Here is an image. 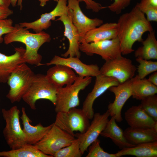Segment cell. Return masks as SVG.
<instances>
[{
    "label": "cell",
    "instance_id": "3957f363",
    "mask_svg": "<svg viewBox=\"0 0 157 157\" xmlns=\"http://www.w3.org/2000/svg\"><path fill=\"white\" fill-rule=\"evenodd\" d=\"M92 77L78 76L72 84L57 88L55 110L65 112L79 106V94L91 82Z\"/></svg>",
    "mask_w": 157,
    "mask_h": 157
},
{
    "label": "cell",
    "instance_id": "ac0fdd59",
    "mask_svg": "<svg viewBox=\"0 0 157 157\" xmlns=\"http://www.w3.org/2000/svg\"><path fill=\"white\" fill-rule=\"evenodd\" d=\"M26 49L15 48V53L7 56L0 52V83L7 82L13 71L19 65L25 63L24 56Z\"/></svg>",
    "mask_w": 157,
    "mask_h": 157
},
{
    "label": "cell",
    "instance_id": "30bf717a",
    "mask_svg": "<svg viewBox=\"0 0 157 157\" xmlns=\"http://www.w3.org/2000/svg\"><path fill=\"white\" fill-rule=\"evenodd\" d=\"M79 49L88 55H98L105 61L113 59L122 55L120 42L117 37L110 40L81 43Z\"/></svg>",
    "mask_w": 157,
    "mask_h": 157
},
{
    "label": "cell",
    "instance_id": "836d02e7",
    "mask_svg": "<svg viewBox=\"0 0 157 157\" xmlns=\"http://www.w3.org/2000/svg\"><path fill=\"white\" fill-rule=\"evenodd\" d=\"M13 21L10 19L0 20V44L3 42V35L6 34L13 31L15 26H13Z\"/></svg>",
    "mask_w": 157,
    "mask_h": 157
},
{
    "label": "cell",
    "instance_id": "7402d4cb",
    "mask_svg": "<svg viewBox=\"0 0 157 157\" xmlns=\"http://www.w3.org/2000/svg\"><path fill=\"white\" fill-rule=\"evenodd\" d=\"M22 114L20 118L22 121L23 130L26 135L28 144L34 145L41 140L49 131L53 123L44 126L41 123L35 126L31 124L32 121L27 115L24 107L22 108Z\"/></svg>",
    "mask_w": 157,
    "mask_h": 157
},
{
    "label": "cell",
    "instance_id": "d6986e66",
    "mask_svg": "<svg viewBox=\"0 0 157 157\" xmlns=\"http://www.w3.org/2000/svg\"><path fill=\"white\" fill-rule=\"evenodd\" d=\"M49 68L46 76L49 81L57 88L73 83L76 76L73 70L68 66L56 65Z\"/></svg>",
    "mask_w": 157,
    "mask_h": 157
},
{
    "label": "cell",
    "instance_id": "e0dca14e",
    "mask_svg": "<svg viewBox=\"0 0 157 157\" xmlns=\"http://www.w3.org/2000/svg\"><path fill=\"white\" fill-rule=\"evenodd\" d=\"M56 20L60 21L63 23L64 26V35L68 39L69 42L67 51L62 56L64 57L69 56L80 58L81 53L79 49L80 43L79 35L68 13L63 15Z\"/></svg>",
    "mask_w": 157,
    "mask_h": 157
},
{
    "label": "cell",
    "instance_id": "8992f818",
    "mask_svg": "<svg viewBox=\"0 0 157 157\" xmlns=\"http://www.w3.org/2000/svg\"><path fill=\"white\" fill-rule=\"evenodd\" d=\"M35 74L25 63L19 65L13 71L7 82L10 90L6 96L11 103L19 102L22 99Z\"/></svg>",
    "mask_w": 157,
    "mask_h": 157
},
{
    "label": "cell",
    "instance_id": "b9f144b4",
    "mask_svg": "<svg viewBox=\"0 0 157 157\" xmlns=\"http://www.w3.org/2000/svg\"><path fill=\"white\" fill-rule=\"evenodd\" d=\"M59 0H53V1H56L57 2Z\"/></svg>",
    "mask_w": 157,
    "mask_h": 157
},
{
    "label": "cell",
    "instance_id": "ab89813d",
    "mask_svg": "<svg viewBox=\"0 0 157 157\" xmlns=\"http://www.w3.org/2000/svg\"><path fill=\"white\" fill-rule=\"evenodd\" d=\"M11 4V0H0V6L9 8Z\"/></svg>",
    "mask_w": 157,
    "mask_h": 157
},
{
    "label": "cell",
    "instance_id": "5b68a950",
    "mask_svg": "<svg viewBox=\"0 0 157 157\" xmlns=\"http://www.w3.org/2000/svg\"><path fill=\"white\" fill-rule=\"evenodd\" d=\"M57 88L49 81L45 75L35 74L28 90L22 99L33 110L36 109L35 103L40 99L48 100L55 106Z\"/></svg>",
    "mask_w": 157,
    "mask_h": 157
},
{
    "label": "cell",
    "instance_id": "d6a6232c",
    "mask_svg": "<svg viewBox=\"0 0 157 157\" xmlns=\"http://www.w3.org/2000/svg\"><path fill=\"white\" fill-rule=\"evenodd\" d=\"M100 141L97 139L89 146L88 154L86 157H116L115 154L105 151L100 145Z\"/></svg>",
    "mask_w": 157,
    "mask_h": 157
},
{
    "label": "cell",
    "instance_id": "ffe728a7",
    "mask_svg": "<svg viewBox=\"0 0 157 157\" xmlns=\"http://www.w3.org/2000/svg\"><path fill=\"white\" fill-rule=\"evenodd\" d=\"M117 23H106L89 31L80 39L79 42L90 43L111 40L117 38Z\"/></svg>",
    "mask_w": 157,
    "mask_h": 157
},
{
    "label": "cell",
    "instance_id": "7c38bea8",
    "mask_svg": "<svg viewBox=\"0 0 157 157\" xmlns=\"http://www.w3.org/2000/svg\"><path fill=\"white\" fill-rule=\"evenodd\" d=\"M77 0H67L68 13L73 24L76 28L79 40L88 32L103 24L102 19L90 18L82 12Z\"/></svg>",
    "mask_w": 157,
    "mask_h": 157
},
{
    "label": "cell",
    "instance_id": "9c48e42d",
    "mask_svg": "<svg viewBox=\"0 0 157 157\" xmlns=\"http://www.w3.org/2000/svg\"><path fill=\"white\" fill-rule=\"evenodd\" d=\"M136 70L131 60L121 55L106 61L100 72L101 74L113 77L121 83L133 78Z\"/></svg>",
    "mask_w": 157,
    "mask_h": 157
},
{
    "label": "cell",
    "instance_id": "f1b7e54d",
    "mask_svg": "<svg viewBox=\"0 0 157 157\" xmlns=\"http://www.w3.org/2000/svg\"><path fill=\"white\" fill-rule=\"evenodd\" d=\"M136 6L149 22H157V0H141Z\"/></svg>",
    "mask_w": 157,
    "mask_h": 157
},
{
    "label": "cell",
    "instance_id": "ba28073f",
    "mask_svg": "<svg viewBox=\"0 0 157 157\" xmlns=\"http://www.w3.org/2000/svg\"><path fill=\"white\" fill-rule=\"evenodd\" d=\"M75 139V136L63 131L53 123L44 138L34 145L45 154L53 157L57 152L70 144Z\"/></svg>",
    "mask_w": 157,
    "mask_h": 157
},
{
    "label": "cell",
    "instance_id": "44dd1931",
    "mask_svg": "<svg viewBox=\"0 0 157 157\" xmlns=\"http://www.w3.org/2000/svg\"><path fill=\"white\" fill-rule=\"evenodd\" d=\"M124 117L130 127H152L157 129V121L149 116L140 104L132 106L128 109L125 112Z\"/></svg>",
    "mask_w": 157,
    "mask_h": 157
},
{
    "label": "cell",
    "instance_id": "277c9868",
    "mask_svg": "<svg viewBox=\"0 0 157 157\" xmlns=\"http://www.w3.org/2000/svg\"><path fill=\"white\" fill-rule=\"evenodd\" d=\"M1 112L6 122L3 134L10 148L18 149L28 144L27 137L21 126L18 107L14 106L8 110L3 108Z\"/></svg>",
    "mask_w": 157,
    "mask_h": 157
},
{
    "label": "cell",
    "instance_id": "4dcf8cb0",
    "mask_svg": "<svg viewBox=\"0 0 157 157\" xmlns=\"http://www.w3.org/2000/svg\"><path fill=\"white\" fill-rule=\"evenodd\" d=\"M136 61L139 63L138 67V77L143 79L150 73L157 72V62L137 58Z\"/></svg>",
    "mask_w": 157,
    "mask_h": 157
},
{
    "label": "cell",
    "instance_id": "8fae6325",
    "mask_svg": "<svg viewBox=\"0 0 157 157\" xmlns=\"http://www.w3.org/2000/svg\"><path fill=\"white\" fill-rule=\"evenodd\" d=\"M110 116L108 110L102 114L99 113H94L92 120L86 131L83 133L75 134V136L79 141L82 155L88 150L90 145L97 139L109 121Z\"/></svg>",
    "mask_w": 157,
    "mask_h": 157
},
{
    "label": "cell",
    "instance_id": "4fadbf2b",
    "mask_svg": "<svg viewBox=\"0 0 157 157\" xmlns=\"http://www.w3.org/2000/svg\"><path fill=\"white\" fill-rule=\"evenodd\" d=\"M95 77L93 88L86 97L82 108L89 119H92L94 116L93 105L95 100L110 87L120 83L116 79L112 77L100 74Z\"/></svg>",
    "mask_w": 157,
    "mask_h": 157
},
{
    "label": "cell",
    "instance_id": "4316f807",
    "mask_svg": "<svg viewBox=\"0 0 157 157\" xmlns=\"http://www.w3.org/2000/svg\"><path fill=\"white\" fill-rule=\"evenodd\" d=\"M142 45L135 52V56L146 60L157 59V40L155 31L149 32L145 40L141 42Z\"/></svg>",
    "mask_w": 157,
    "mask_h": 157
},
{
    "label": "cell",
    "instance_id": "e575fe53",
    "mask_svg": "<svg viewBox=\"0 0 157 157\" xmlns=\"http://www.w3.org/2000/svg\"><path fill=\"white\" fill-rule=\"evenodd\" d=\"M114 2L107 6L111 11L117 14L121 13L122 10L128 7L132 0H114Z\"/></svg>",
    "mask_w": 157,
    "mask_h": 157
},
{
    "label": "cell",
    "instance_id": "2e32d148",
    "mask_svg": "<svg viewBox=\"0 0 157 157\" xmlns=\"http://www.w3.org/2000/svg\"><path fill=\"white\" fill-rule=\"evenodd\" d=\"M67 0H59L55 7L50 12L42 14L37 20L32 22L20 23L22 27L28 29H32L36 33L46 30L51 25V20H55L57 17L68 13L69 8L67 5Z\"/></svg>",
    "mask_w": 157,
    "mask_h": 157
},
{
    "label": "cell",
    "instance_id": "83f0119b",
    "mask_svg": "<svg viewBox=\"0 0 157 157\" xmlns=\"http://www.w3.org/2000/svg\"><path fill=\"white\" fill-rule=\"evenodd\" d=\"M0 157H52L45 154L36 148L34 145L29 144L18 149L0 151Z\"/></svg>",
    "mask_w": 157,
    "mask_h": 157
},
{
    "label": "cell",
    "instance_id": "6da1fadb",
    "mask_svg": "<svg viewBox=\"0 0 157 157\" xmlns=\"http://www.w3.org/2000/svg\"><path fill=\"white\" fill-rule=\"evenodd\" d=\"M117 37L120 42L122 54L134 51L133 46L136 42H142L145 33L154 31L145 15L135 5L129 12L122 14L117 23Z\"/></svg>",
    "mask_w": 157,
    "mask_h": 157
},
{
    "label": "cell",
    "instance_id": "8d00e7d4",
    "mask_svg": "<svg viewBox=\"0 0 157 157\" xmlns=\"http://www.w3.org/2000/svg\"><path fill=\"white\" fill-rule=\"evenodd\" d=\"M13 13V11L9 8L0 6V20L6 19Z\"/></svg>",
    "mask_w": 157,
    "mask_h": 157
},
{
    "label": "cell",
    "instance_id": "f546056e",
    "mask_svg": "<svg viewBox=\"0 0 157 157\" xmlns=\"http://www.w3.org/2000/svg\"><path fill=\"white\" fill-rule=\"evenodd\" d=\"M82 154L80 142L76 138L69 145L59 150L54 155V157H81Z\"/></svg>",
    "mask_w": 157,
    "mask_h": 157
},
{
    "label": "cell",
    "instance_id": "7a4b0ae2",
    "mask_svg": "<svg viewBox=\"0 0 157 157\" xmlns=\"http://www.w3.org/2000/svg\"><path fill=\"white\" fill-rule=\"evenodd\" d=\"M15 26L13 31L4 36L5 44H8L14 42L24 44L26 47L24 56L26 63L39 66L42 58L38 51L43 44L50 41V35L43 31L38 33H31L28 29L18 24H16Z\"/></svg>",
    "mask_w": 157,
    "mask_h": 157
},
{
    "label": "cell",
    "instance_id": "d590c367",
    "mask_svg": "<svg viewBox=\"0 0 157 157\" xmlns=\"http://www.w3.org/2000/svg\"><path fill=\"white\" fill-rule=\"evenodd\" d=\"M79 2L83 1L85 4L87 9H90L93 11L97 13L100 10L107 8V6H103L100 3L92 0H77Z\"/></svg>",
    "mask_w": 157,
    "mask_h": 157
},
{
    "label": "cell",
    "instance_id": "603a6c76",
    "mask_svg": "<svg viewBox=\"0 0 157 157\" xmlns=\"http://www.w3.org/2000/svg\"><path fill=\"white\" fill-rule=\"evenodd\" d=\"M123 131L127 140L133 145L157 141V131L152 127H129Z\"/></svg>",
    "mask_w": 157,
    "mask_h": 157
},
{
    "label": "cell",
    "instance_id": "484cf974",
    "mask_svg": "<svg viewBox=\"0 0 157 157\" xmlns=\"http://www.w3.org/2000/svg\"><path fill=\"white\" fill-rule=\"evenodd\" d=\"M131 89L133 97L140 100L157 93V86L147 79L140 78L138 75L132 78Z\"/></svg>",
    "mask_w": 157,
    "mask_h": 157
},
{
    "label": "cell",
    "instance_id": "5bb4252c",
    "mask_svg": "<svg viewBox=\"0 0 157 157\" xmlns=\"http://www.w3.org/2000/svg\"><path fill=\"white\" fill-rule=\"evenodd\" d=\"M132 78L116 86H112L108 89L114 94L115 99L113 102L109 104L107 110L110 116L113 117L116 122H120L122 121V108L126 101L132 96Z\"/></svg>",
    "mask_w": 157,
    "mask_h": 157
},
{
    "label": "cell",
    "instance_id": "1f68e13d",
    "mask_svg": "<svg viewBox=\"0 0 157 157\" xmlns=\"http://www.w3.org/2000/svg\"><path fill=\"white\" fill-rule=\"evenodd\" d=\"M141 100L140 104L145 111L155 121H157V95L146 97Z\"/></svg>",
    "mask_w": 157,
    "mask_h": 157
},
{
    "label": "cell",
    "instance_id": "52a82bcc",
    "mask_svg": "<svg viewBox=\"0 0 157 157\" xmlns=\"http://www.w3.org/2000/svg\"><path fill=\"white\" fill-rule=\"evenodd\" d=\"M89 119L82 109L76 107L57 113L54 124L67 133L75 137L74 132L84 133L90 125Z\"/></svg>",
    "mask_w": 157,
    "mask_h": 157
},
{
    "label": "cell",
    "instance_id": "f35d334b",
    "mask_svg": "<svg viewBox=\"0 0 157 157\" xmlns=\"http://www.w3.org/2000/svg\"><path fill=\"white\" fill-rule=\"evenodd\" d=\"M22 1L23 0H11V4L13 7H15L17 3V6L19 7L20 10H21L23 7Z\"/></svg>",
    "mask_w": 157,
    "mask_h": 157
},
{
    "label": "cell",
    "instance_id": "60d3db41",
    "mask_svg": "<svg viewBox=\"0 0 157 157\" xmlns=\"http://www.w3.org/2000/svg\"><path fill=\"white\" fill-rule=\"evenodd\" d=\"M51 0H39L40 2V5L41 7H44L47 4V2Z\"/></svg>",
    "mask_w": 157,
    "mask_h": 157
},
{
    "label": "cell",
    "instance_id": "d4e9b609",
    "mask_svg": "<svg viewBox=\"0 0 157 157\" xmlns=\"http://www.w3.org/2000/svg\"><path fill=\"white\" fill-rule=\"evenodd\" d=\"M116 157L131 155L137 157H157V141L139 144L124 148L115 154Z\"/></svg>",
    "mask_w": 157,
    "mask_h": 157
},
{
    "label": "cell",
    "instance_id": "9a60e30c",
    "mask_svg": "<svg viewBox=\"0 0 157 157\" xmlns=\"http://www.w3.org/2000/svg\"><path fill=\"white\" fill-rule=\"evenodd\" d=\"M56 65L68 66L74 70L79 76L96 77L100 74V69L97 65L85 64L80 60L79 58L76 57L63 58L55 55L49 63L45 64L41 63L40 66Z\"/></svg>",
    "mask_w": 157,
    "mask_h": 157
},
{
    "label": "cell",
    "instance_id": "cb8c5ba5",
    "mask_svg": "<svg viewBox=\"0 0 157 157\" xmlns=\"http://www.w3.org/2000/svg\"><path fill=\"white\" fill-rule=\"evenodd\" d=\"M116 122L115 118L112 117L100 135L110 138L121 149L135 146V145L131 144L127 140L124 135L123 131Z\"/></svg>",
    "mask_w": 157,
    "mask_h": 157
},
{
    "label": "cell",
    "instance_id": "74e56055",
    "mask_svg": "<svg viewBox=\"0 0 157 157\" xmlns=\"http://www.w3.org/2000/svg\"><path fill=\"white\" fill-rule=\"evenodd\" d=\"M147 79L152 83L157 86V72H154Z\"/></svg>",
    "mask_w": 157,
    "mask_h": 157
}]
</instances>
